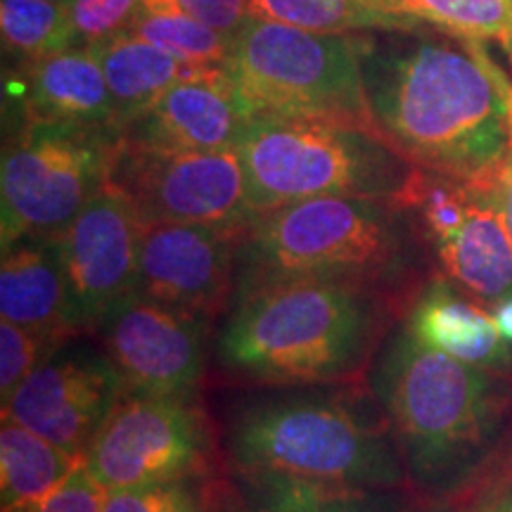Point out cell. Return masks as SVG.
<instances>
[{
    "label": "cell",
    "instance_id": "ffe728a7",
    "mask_svg": "<svg viewBox=\"0 0 512 512\" xmlns=\"http://www.w3.org/2000/svg\"><path fill=\"white\" fill-rule=\"evenodd\" d=\"M95 50H98L107 86H110L119 133L147 107L155 105L171 86L207 69L202 64L178 60L131 31Z\"/></svg>",
    "mask_w": 512,
    "mask_h": 512
},
{
    "label": "cell",
    "instance_id": "4316f807",
    "mask_svg": "<svg viewBox=\"0 0 512 512\" xmlns=\"http://www.w3.org/2000/svg\"><path fill=\"white\" fill-rule=\"evenodd\" d=\"M214 470L171 482L107 491L102 512H209Z\"/></svg>",
    "mask_w": 512,
    "mask_h": 512
},
{
    "label": "cell",
    "instance_id": "9c48e42d",
    "mask_svg": "<svg viewBox=\"0 0 512 512\" xmlns=\"http://www.w3.org/2000/svg\"><path fill=\"white\" fill-rule=\"evenodd\" d=\"M214 430L197 399L126 392L83 453L107 491L214 470Z\"/></svg>",
    "mask_w": 512,
    "mask_h": 512
},
{
    "label": "cell",
    "instance_id": "e575fe53",
    "mask_svg": "<svg viewBox=\"0 0 512 512\" xmlns=\"http://www.w3.org/2000/svg\"><path fill=\"white\" fill-rule=\"evenodd\" d=\"M491 313H494L498 332H501L505 342L512 344V294L491 306Z\"/></svg>",
    "mask_w": 512,
    "mask_h": 512
},
{
    "label": "cell",
    "instance_id": "8fae6325",
    "mask_svg": "<svg viewBox=\"0 0 512 512\" xmlns=\"http://www.w3.org/2000/svg\"><path fill=\"white\" fill-rule=\"evenodd\" d=\"M216 320L131 292L91 335L119 370L126 392L200 399L214 356Z\"/></svg>",
    "mask_w": 512,
    "mask_h": 512
},
{
    "label": "cell",
    "instance_id": "d6a6232c",
    "mask_svg": "<svg viewBox=\"0 0 512 512\" xmlns=\"http://www.w3.org/2000/svg\"><path fill=\"white\" fill-rule=\"evenodd\" d=\"M209 512H252L249 505L238 489V484L228 482L219 475H214L211 482V496H209Z\"/></svg>",
    "mask_w": 512,
    "mask_h": 512
},
{
    "label": "cell",
    "instance_id": "cb8c5ba5",
    "mask_svg": "<svg viewBox=\"0 0 512 512\" xmlns=\"http://www.w3.org/2000/svg\"><path fill=\"white\" fill-rule=\"evenodd\" d=\"M252 17L273 19L316 34H363L403 29L366 0H252Z\"/></svg>",
    "mask_w": 512,
    "mask_h": 512
},
{
    "label": "cell",
    "instance_id": "836d02e7",
    "mask_svg": "<svg viewBox=\"0 0 512 512\" xmlns=\"http://www.w3.org/2000/svg\"><path fill=\"white\" fill-rule=\"evenodd\" d=\"M501 190H503V209H505V223H508L510 238H512V133H510V147H508V157H505V166H503V181H501Z\"/></svg>",
    "mask_w": 512,
    "mask_h": 512
},
{
    "label": "cell",
    "instance_id": "277c9868",
    "mask_svg": "<svg viewBox=\"0 0 512 512\" xmlns=\"http://www.w3.org/2000/svg\"><path fill=\"white\" fill-rule=\"evenodd\" d=\"M233 475H283L351 489H408L406 467L368 380L259 387L223 422Z\"/></svg>",
    "mask_w": 512,
    "mask_h": 512
},
{
    "label": "cell",
    "instance_id": "d4e9b609",
    "mask_svg": "<svg viewBox=\"0 0 512 512\" xmlns=\"http://www.w3.org/2000/svg\"><path fill=\"white\" fill-rule=\"evenodd\" d=\"M128 31L178 60L202 67H226L233 38L174 8H145Z\"/></svg>",
    "mask_w": 512,
    "mask_h": 512
},
{
    "label": "cell",
    "instance_id": "484cf974",
    "mask_svg": "<svg viewBox=\"0 0 512 512\" xmlns=\"http://www.w3.org/2000/svg\"><path fill=\"white\" fill-rule=\"evenodd\" d=\"M3 46L24 64L67 48L69 3L0 0Z\"/></svg>",
    "mask_w": 512,
    "mask_h": 512
},
{
    "label": "cell",
    "instance_id": "d590c367",
    "mask_svg": "<svg viewBox=\"0 0 512 512\" xmlns=\"http://www.w3.org/2000/svg\"><path fill=\"white\" fill-rule=\"evenodd\" d=\"M401 512H460L451 501H425L420 505H408L406 510Z\"/></svg>",
    "mask_w": 512,
    "mask_h": 512
},
{
    "label": "cell",
    "instance_id": "83f0119b",
    "mask_svg": "<svg viewBox=\"0 0 512 512\" xmlns=\"http://www.w3.org/2000/svg\"><path fill=\"white\" fill-rule=\"evenodd\" d=\"M147 0H69L67 48H100L126 34Z\"/></svg>",
    "mask_w": 512,
    "mask_h": 512
},
{
    "label": "cell",
    "instance_id": "7402d4cb",
    "mask_svg": "<svg viewBox=\"0 0 512 512\" xmlns=\"http://www.w3.org/2000/svg\"><path fill=\"white\" fill-rule=\"evenodd\" d=\"M83 458L55 446L19 422L0 427V510L12 512L41 501Z\"/></svg>",
    "mask_w": 512,
    "mask_h": 512
},
{
    "label": "cell",
    "instance_id": "1f68e13d",
    "mask_svg": "<svg viewBox=\"0 0 512 512\" xmlns=\"http://www.w3.org/2000/svg\"><path fill=\"white\" fill-rule=\"evenodd\" d=\"M460 512H512V460H505L475 489L467 508Z\"/></svg>",
    "mask_w": 512,
    "mask_h": 512
},
{
    "label": "cell",
    "instance_id": "4dcf8cb0",
    "mask_svg": "<svg viewBox=\"0 0 512 512\" xmlns=\"http://www.w3.org/2000/svg\"><path fill=\"white\" fill-rule=\"evenodd\" d=\"M147 8H174L233 36L252 17V0H147Z\"/></svg>",
    "mask_w": 512,
    "mask_h": 512
},
{
    "label": "cell",
    "instance_id": "7a4b0ae2",
    "mask_svg": "<svg viewBox=\"0 0 512 512\" xmlns=\"http://www.w3.org/2000/svg\"><path fill=\"white\" fill-rule=\"evenodd\" d=\"M366 380L392 427L408 486L418 494L451 501L503 463L512 420L505 373L427 347L401 320Z\"/></svg>",
    "mask_w": 512,
    "mask_h": 512
},
{
    "label": "cell",
    "instance_id": "5bb4252c",
    "mask_svg": "<svg viewBox=\"0 0 512 512\" xmlns=\"http://www.w3.org/2000/svg\"><path fill=\"white\" fill-rule=\"evenodd\" d=\"M238 235L202 223H143L133 292L221 320L235 294Z\"/></svg>",
    "mask_w": 512,
    "mask_h": 512
},
{
    "label": "cell",
    "instance_id": "3957f363",
    "mask_svg": "<svg viewBox=\"0 0 512 512\" xmlns=\"http://www.w3.org/2000/svg\"><path fill=\"white\" fill-rule=\"evenodd\" d=\"M411 304L344 280H278L233 299L214 361L252 387L366 380L377 351Z\"/></svg>",
    "mask_w": 512,
    "mask_h": 512
},
{
    "label": "cell",
    "instance_id": "8992f818",
    "mask_svg": "<svg viewBox=\"0 0 512 512\" xmlns=\"http://www.w3.org/2000/svg\"><path fill=\"white\" fill-rule=\"evenodd\" d=\"M256 214L313 197L399 200L415 174L375 126L316 117H254L242 136Z\"/></svg>",
    "mask_w": 512,
    "mask_h": 512
},
{
    "label": "cell",
    "instance_id": "f546056e",
    "mask_svg": "<svg viewBox=\"0 0 512 512\" xmlns=\"http://www.w3.org/2000/svg\"><path fill=\"white\" fill-rule=\"evenodd\" d=\"M105 498L107 489L93 477V472L81 460L69 472V477L60 486H55L48 496L27 505V508L12 512H102Z\"/></svg>",
    "mask_w": 512,
    "mask_h": 512
},
{
    "label": "cell",
    "instance_id": "7c38bea8",
    "mask_svg": "<svg viewBox=\"0 0 512 512\" xmlns=\"http://www.w3.org/2000/svg\"><path fill=\"white\" fill-rule=\"evenodd\" d=\"M124 394L126 384L98 339L74 335L3 401V418L83 458Z\"/></svg>",
    "mask_w": 512,
    "mask_h": 512
},
{
    "label": "cell",
    "instance_id": "2e32d148",
    "mask_svg": "<svg viewBox=\"0 0 512 512\" xmlns=\"http://www.w3.org/2000/svg\"><path fill=\"white\" fill-rule=\"evenodd\" d=\"M403 320L427 347L494 373L512 370V344L498 332L494 313L446 275L427 280Z\"/></svg>",
    "mask_w": 512,
    "mask_h": 512
},
{
    "label": "cell",
    "instance_id": "5b68a950",
    "mask_svg": "<svg viewBox=\"0 0 512 512\" xmlns=\"http://www.w3.org/2000/svg\"><path fill=\"white\" fill-rule=\"evenodd\" d=\"M411 211L380 197H313L259 211L240 230L235 297L278 280H344L413 304L430 278ZM233 304V302H230Z\"/></svg>",
    "mask_w": 512,
    "mask_h": 512
},
{
    "label": "cell",
    "instance_id": "ac0fdd59",
    "mask_svg": "<svg viewBox=\"0 0 512 512\" xmlns=\"http://www.w3.org/2000/svg\"><path fill=\"white\" fill-rule=\"evenodd\" d=\"M27 121L114 128V105L95 48H64L24 64Z\"/></svg>",
    "mask_w": 512,
    "mask_h": 512
},
{
    "label": "cell",
    "instance_id": "f1b7e54d",
    "mask_svg": "<svg viewBox=\"0 0 512 512\" xmlns=\"http://www.w3.org/2000/svg\"><path fill=\"white\" fill-rule=\"evenodd\" d=\"M62 342L64 339L38 335L10 320H0V399H8L31 370Z\"/></svg>",
    "mask_w": 512,
    "mask_h": 512
},
{
    "label": "cell",
    "instance_id": "8d00e7d4",
    "mask_svg": "<svg viewBox=\"0 0 512 512\" xmlns=\"http://www.w3.org/2000/svg\"><path fill=\"white\" fill-rule=\"evenodd\" d=\"M50 3H69V0H50Z\"/></svg>",
    "mask_w": 512,
    "mask_h": 512
},
{
    "label": "cell",
    "instance_id": "d6986e66",
    "mask_svg": "<svg viewBox=\"0 0 512 512\" xmlns=\"http://www.w3.org/2000/svg\"><path fill=\"white\" fill-rule=\"evenodd\" d=\"M0 320L57 339L79 335L69 316V287L57 235L22 238L3 247Z\"/></svg>",
    "mask_w": 512,
    "mask_h": 512
},
{
    "label": "cell",
    "instance_id": "52a82bcc",
    "mask_svg": "<svg viewBox=\"0 0 512 512\" xmlns=\"http://www.w3.org/2000/svg\"><path fill=\"white\" fill-rule=\"evenodd\" d=\"M226 72L256 117L375 126L354 34H316L249 17L230 38Z\"/></svg>",
    "mask_w": 512,
    "mask_h": 512
},
{
    "label": "cell",
    "instance_id": "9a60e30c",
    "mask_svg": "<svg viewBox=\"0 0 512 512\" xmlns=\"http://www.w3.org/2000/svg\"><path fill=\"white\" fill-rule=\"evenodd\" d=\"M254 117L226 67H207L171 86L121 131V140L166 152L235 150Z\"/></svg>",
    "mask_w": 512,
    "mask_h": 512
},
{
    "label": "cell",
    "instance_id": "4fadbf2b",
    "mask_svg": "<svg viewBox=\"0 0 512 512\" xmlns=\"http://www.w3.org/2000/svg\"><path fill=\"white\" fill-rule=\"evenodd\" d=\"M143 219L107 185L57 235L69 287V316L79 335H91L121 299L136 290Z\"/></svg>",
    "mask_w": 512,
    "mask_h": 512
},
{
    "label": "cell",
    "instance_id": "74e56055",
    "mask_svg": "<svg viewBox=\"0 0 512 512\" xmlns=\"http://www.w3.org/2000/svg\"><path fill=\"white\" fill-rule=\"evenodd\" d=\"M508 53H510V62H512V46L508 48Z\"/></svg>",
    "mask_w": 512,
    "mask_h": 512
},
{
    "label": "cell",
    "instance_id": "6da1fadb",
    "mask_svg": "<svg viewBox=\"0 0 512 512\" xmlns=\"http://www.w3.org/2000/svg\"><path fill=\"white\" fill-rule=\"evenodd\" d=\"M354 36L370 117L408 162L467 183L501 181L512 79L484 41L437 29Z\"/></svg>",
    "mask_w": 512,
    "mask_h": 512
},
{
    "label": "cell",
    "instance_id": "30bf717a",
    "mask_svg": "<svg viewBox=\"0 0 512 512\" xmlns=\"http://www.w3.org/2000/svg\"><path fill=\"white\" fill-rule=\"evenodd\" d=\"M143 223L242 230L254 219L240 150L166 152L119 140L110 181Z\"/></svg>",
    "mask_w": 512,
    "mask_h": 512
},
{
    "label": "cell",
    "instance_id": "e0dca14e",
    "mask_svg": "<svg viewBox=\"0 0 512 512\" xmlns=\"http://www.w3.org/2000/svg\"><path fill=\"white\" fill-rule=\"evenodd\" d=\"M501 181L477 183L463 226L434 247L441 275L489 309L512 294V238Z\"/></svg>",
    "mask_w": 512,
    "mask_h": 512
},
{
    "label": "cell",
    "instance_id": "ba28073f",
    "mask_svg": "<svg viewBox=\"0 0 512 512\" xmlns=\"http://www.w3.org/2000/svg\"><path fill=\"white\" fill-rule=\"evenodd\" d=\"M121 133L27 121L0 166V242L55 238L110 181Z\"/></svg>",
    "mask_w": 512,
    "mask_h": 512
},
{
    "label": "cell",
    "instance_id": "603a6c76",
    "mask_svg": "<svg viewBox=\"0 0 512 512\" xmlns=\"http://www.w3.org/2000/svg\"><path fill=\"white\" fill-rule=\"evenodd\" d=\"M403 29H437L512 46V0H366Z\"/></svg>",
    "mask_w": 512,
    "mask_h": 512
},
{
    "label": "cell",
    "instance_id": "44dd1931",
    "mask_svg": "<svg viewBox=\"0 0 512 512\" xmlns=\"http://www.w3.org/2000/svg\"><path fill=\"white\" fill-rule=\"evenodd\" d=\"M252 512H401L406 489H351L283 475H233Z\"/></svg>",
    "mask_w": 512,
    "mask_h": 512
}]
</instances>
